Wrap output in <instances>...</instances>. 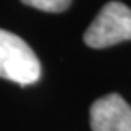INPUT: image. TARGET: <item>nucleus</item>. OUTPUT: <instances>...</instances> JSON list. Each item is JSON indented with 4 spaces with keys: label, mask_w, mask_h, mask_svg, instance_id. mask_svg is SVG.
<instances>
[{
    "label": "nucleus",
    "mask_w": 131,
    "mask_h": 131,
    "mask_svg": "<svg viewBox=\"0 0 131 131\" xmlns=\"http://www.w3.org/2000/svg\"><path fill=\"white\" fill-rule=\"evenodd\" d=\"M41 65L32 48L21 36L0 29V78L19 85L35 84Z\"/></svg>",
    "instance_id": "1"
},
{
    "label": "nucleus",
    "mask_w": 131,
    "mask_h": 131,
    "mask_svg": "<svg viewBox=\"0 0 131 131\" xmlns=\"http://www.w3.org/2000/svg\"><path fill=\"white\" fill-rule=\"evenodd\" d=\"M131 40V8L122 2H109L84 33V43L93 49H104Z\"/></svg>",
    "instance_id": "2"
},
{
    "label": "nucleus",
    "mask_w": 131,
    "mask_h": 131,
    "mask_svg": "<svg viewBox=\"0 0 131 131\" xmlns=\"http://www.w3.org/2000/svg\"><path fill=\"white\" fill-rule=\"evenodd\" d=\"M92 131H131V106L118 93L98 98L90 107Z\"/></svg>",
    "instance_id": "3"
},
{
    "label": "nucleus",
    "mask_w": 131,
    "mask_h": 131,
    "mask_svg": "<svg viewBox=\"0 0 131 131\" xmlns=\"http://www.w3.org/2000/svg\"><path fill=\"white\" fill-rule=\"evenodd\" d=\"M21 2L46 13H62L71 5V0H21Z\"/></svg>",
    "instance_id": "4"
}]
</instances>
